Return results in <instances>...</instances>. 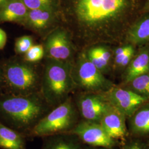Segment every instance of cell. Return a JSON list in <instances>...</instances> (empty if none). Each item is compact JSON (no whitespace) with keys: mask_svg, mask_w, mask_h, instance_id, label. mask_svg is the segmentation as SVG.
<instances>
[{"mask_svg":"<svg viewBox=\"0 0 149 149\" xmlns=\"http://www.w3.org/2000/svg\"><path fill=\"white\" fill-rule=\"evenodd\" d=\"M43 138L42 149H84L79 138L70 133L55 134Z\"/></svg>","mask_w":149,"mask_h":149,"instance_id":"5bb4252c","label":"cell"},{"mask_svg":"<svg viewBox=\"0 0 149 149\" xmlns=\"http://www.w3.org/2000/svg\"><path fill=\"white\" fill-rule=\"evenodd\" d=\"M72 76L76 89L85 92L104 93L114 86L88 60L84 50L74 58Z\"/></svg>","mask_w":149,"mask_h":149,"instance_id":"8992f818","label":"cell"},{"mask_svg":"<svg viewBox=\"0 0 149 149\" xmlns=\"http://www.w3.org/2000/svg\"><path fill=\"white\" fill-rule=\"evenodd\" d=\"M7 40V36L6 33L0 28V50L5 48Z\"/></svg>","mask_w":149,"mask_h":149,"instance_id":"484cf974","label":"cell"},{"mask_svg":"<svg viewBox=\"0 0 149 149\" xmlns=\"http://www.w3.org/2000/svg\"><path fill=\"white\" fill-rule=\"evenodd\" d=\"M82 119L100 123L112 106L104 93L82 92L74 101Z\"/></svg>","mask_w":149,"mask_h":149,"instance_id":"ba28073f","label":"cell"},{"mask_svg":"<svg viewBox=\"0 0 149 149\" xmlns=\"http://www.w3.org/2000/svg\"><path fill=\"white\" fill-rule=\"evenodd\" d=\"M128 0H72L69 9L60 13V26L77 44L92 45L114 38L118 20L122 17Z\"/></svg>","mask_w":149,"mask_h":149,"instance_id":"6da1fadb","label":"cell"},{"mask_svg":"<svg viewBox=\"0 0 149 149\" xmlns=\"http://www.w3.org/2000/svg\"><path fill=\"white\" fill-rule=\"evenodd\" d=\"M45 55L44 48L42 44L33 45L23 55V59L30 63H36L43 59Z\"/></svg>","mask_w":149,"mask_h":149,"instance_id":"603a6c76","label":"cell"},{"mask_svg":"<svg viewBox=\"0 0 149 149\" xmlns=\"http://www.w3.org/2000/svg\"><path fill=\"white\" fill-rule=\"evenodd\" d=\"M53 107L41 93L28 96L10 95L0 98V113L25 136L30 135L34 127Z\"/></svg>","mask_w":149,"mask_h":149,"instance_id":"7a4b0ae2","label":"cell"},{"mask_svg":"<svg viewBox=\"0 0 149 149\" xmlns=\"http://www.w3.org/2000/svg\"><path fill=\"white\" fill-rule=\"evenodd\" d=\"M133 45L128 44L117 48L114 51V64L119 68H127L135 55Z\"/></svg>","mask_w":149,"mask_h":149,"instance_id":"ffe728a7","label":"cell"},{"mask_svg":"<svg viewBox=\"0 0 149 149\" xmlns=\"http://www.w3.org/2000/svg\"><path fill=\"white\" fill-rule=\"evenodd\" d=\"M21 25L40 34L47 35L60 26L59 10L36 9L29 10Z\"/></svg>","mask_w":149,"mask_h":149,"instance_id":"8fae6325","label":"cell"},{"mask_svg":"<svg viewBox=\"0 0 149 149\" xmlns=\"http://www.w3.org/2000/svg\"><path fill=\"white\" fill-rule=\"evenodd\" d=\"M108 100L127 117H131L139 108L149 99L140 96L125 87L114 85L104 92Z\"/></svg>","mask_w":149,"mask_h":149,"instance_id":"30bf717a","label":"cell"},{"mask_svg":"<svg viewBox=\"0 0 149 149\" xmlns=\"http://www.w3.org/2000/svg\"><path fill=\"white\" fill-rule=\"evenodd\" d=\"M45 58L64 62H72L76 49L69 31L61 26L46 36L44 43Z\"/></svg>","mask_w":149,"mask_h":149,"instance_id":"52a82bcc","label":"cell"},{"mask_svg":"<svg viewBox=\"0 0 149 149\" xmlns=\"http://www.w3.org/2000/svg\"><path fill=\"white\" fill-rule=\"evenodd\" d=\"M28 11L21 0H7L0 8V23L13 22L22 24Z\"/></svg>","mask_w":149,"mask_h":149,"instance_id":"9a60e30c","label":"cell"},{"mask_svg":"<svg viewBox=\"0 0 149 149\" xmlns=\"http://www.w3.org/2000/svg\"><path fill=\"white\" fill-rule=\"evenodd\" d=\"M126 118L124 114L112 104L100 123L109 137L116 141L124 140L128 135Z\"/></svg>","mask_w":149,"mask_h":149,"instance_id":"7c38bea8","label":"cell"},{"mask_svg":"<svg viewBox=\"0 0 149 149\" xmlns=\"http://www.w3.org/2000/svg\"><path fill=\"white\" fill-rule=\"evenodd\" d=\"M127 39L133 45L149 43V15L142 17L129 27Z\"/></svg>","mask_w":149,"mask_h":149,"instance_id":"d6986e66","label":"cell"},{"mask_svg":"<svg viewBox=\"0 0 149 149\" xmlns=\"http://www.w3.org/2000/svg\"><path fill=\"white\" fill-rule=\"evenodd\" d=\"M123 149H148L143 145L136 142H132L126 144L123 148Z\"/></svg>","mask_w":149,"mask_h":149,"instance_id":"d4e9b609","label":"cell"},{"mask_svg":"<svg viewBox=\"0 0 149 149\" xmlns=\"http://www.w3.org/2000/svg\"><path fill=\"white\" fill-rule=\"evenodd\" d=\"M76 135L82 143L90 146L112 149L117 144L105 132L100 123L80 120L70 132Z\"/></svg>","mask_w":149,"mask_h":149,"instance_id":"9c48e42d","label":"cell"},{"mask_svg":"<svg viewBox=\"0 0 149 149\" xmlns=\"http://www.w3.org/2000/svg\"><path fill=\"white\" fill-rule=\"evenodd\" d=\"M73 61L64 62L46 58L40 93L45 101L53 108L65 101L76 90L72 76Z\"/></svg>","mask_w":149,"mask_h":149,"instance_id":"3957f363","label":"cell"},{"mask_svg":"<svg viewBox=\"0 0 149 149\" xmlns=\"http://www.w3.org/2000/svg\"><path fill=\"white\" fill-rule=\"evenodd\" d=\"M128 118L129 130L133 135L139 136L149 135V101Z\"/></svg>","mask_w":149,"mask_h":149,"instance_id":"e0dca14e","label":"cell"},{"mask_svg":"<svg viewBox=\"0 0 149 149\" xmlns=\"http://www.w3.org/2000/svg\"><path fill=\"white\" fill-rule=\"evenodd\" d=\"M145 8H146V10L149 11V1H148V2L147 4H146V7H145Z\"/></svg>","mask_w":149,"mask_h":149,"instance_id":"f1b7e54d","label":"cell"},{"mask_svg":"<svg viewBox=\"0 0 149 149\" xmlns=\"http://www.w3.org/2000/svg\"><path fill=\"white\" fill-rule=\"evenodd\" d=\"M34 44V39L31 36H23L18 38L15 44V50L18 55H24Z\"/></svg>","mask_w":149,"mask_h":149,"instance_id":"cb8c5ba5","label":"cell"},{"mask_svg":"<svg viewBox=\"0 0 149 149\" xmlns=\"http://www.w3.org/2000/svg\"><path fill=\"white\" fill-rule=\"evenodd\" d=\"M149 73V47L143 49L134 55L127 67L124 74V81L126 84L134 78Z\"/></svg>","mask_w":149,"mask_h":149,"instance_id":"2e32d148","label":"cell"},{"mask_svg":"<svg viewBox=\"0 0 149 149\" xmlns=\"http://www.w3.org/2000/svg\"><path fill=\"white\" fill-rule=\"evenodd\" d=\"M80 114L72 96L55 107L37 124L29 136L44 138L70 133L79 122Z\"/></svg>","mask_w":149,"mask_h":149,"instance_id":"5b68a950","label":"cell"},{"mask_svg":"<svg viewBox=\"0 0 149 149\" xmlns=\"http://www.w3.org/2000/svg\"><path fill=\"white\" fill-rule=\"evenodd\" d=\"M0 148L27 149L25 135L0 123Z\"/></svg>","mask_w":149,"mask_h":149,"instance_id":"ac0fdd59","label":"cell"},{"mask_svg":"<svg viewBox=\"0 0 149 149\" xmlns=\"http://www.w3.org/2000/svg\"><path fill=\"white\" fill-rule=\"evenodd\" d=\"M86 56L103 74L110 68L112 60V51L109 47L103 44H95L84 50Z\"/></svg>","mask_w":149,"mask_h":149,"instance_id":"4fadbf2b","label":"cell"},{"mask_svg":"<svg viewBox=\"0 0 149 149\" xmlns=\"http://www.w3.org/2000/svg\"><path fill=\"white\" fill-rule=\"evenodd\" d=\"M7 0H0V8L5 4Z\"/></svg>","mask_w":149,"mask_h":149,"instance_id":"83f0119b","label":"cell"},{"mask_svg":"<svg viewBox=\"0 0 149 149\" xmlns=\"http://www.w3.org/2000/svg\"><path fill=\"white\" fill-rule=\"evenodd\" d=\"M2 83H3V73L1 66H0V85Z\"/></svg>","mask_w":149,"mask_h":149,"instance_id":"4316f807","label":"cell"},{"mask_svg":"<svg viewBox=\"0 0 149 149\" xmlns=\"http://www.w3.org/2000/svg\"><path fill=\"white\" fill-rule=\"evenodd\" d=\"M33 64L15 58L1 65L3 83L11 95L28 96L40 93L43 71L40 73Z\"/></svg>","mask_w":149,"mask_h":149,"instance_id":"277c9868","label":"cell"},{"mask_svg":"<svg viewBox=\"0 0 149 149\" xmlns=\"http://www.w3.org/2000/svg\"><path fill=\"white\" fill-rule=\"evenodd\" d=\"M125 84V88L149 99V73L139 76Z\"/></svg>","mask_w":149,"mask_h":149,"instance_id":"44dd1931","label":"cell"},{"mask_svg":"<svg viewBox=\"0 0 149 149\" xmlns=\"http://www.w3.org/2000/svg\"><path fill=\"white\" fill-rule=\"evenodd\" d=\"M29 10L36 9H53L59 10V0H21Z\"/></svg>","mask_w":149,"mask_h":149,"instance_id":"7402d4cb","label":"cell"}]
</instances>
